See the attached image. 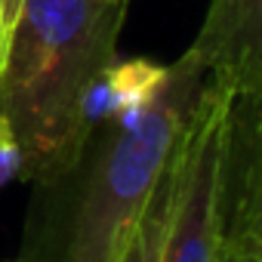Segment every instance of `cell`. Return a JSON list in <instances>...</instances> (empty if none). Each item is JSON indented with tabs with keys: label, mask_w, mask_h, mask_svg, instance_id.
Listing matches in <instances>:
<instances>
[{
	"label": "cell",
	"mask_w": 262,
	"mask_h": 262,
	"mask_svg": "<svg viewBox=\"0 0 262 262\" xmlns=\"http://www.w3.org/2000/svg\"><path fill=\"white\" fill-rule=\"evenodd\" d=\"M19 4H22V0H4V13H7V25H13V16H16Z\"/></svg>",
	"instance_id": "cell-9"
},
{
	"label": "cell",
	"mask_w": 262,
	"mask_h": 262,
	"mask_svg": "<svg viewBox=\"0 0 262 262\" xmlns=\"http://www.w3.org/2000/svg\"><path fill=\"white\" fill-rule=\"evenodd\" d=\"M13 179H22V151L10 133L4 114H0V188Z\"/></svg>",
	"instance_id": "cell-7"
},
{
	"label": "cell",
	"mask_w": 262,
	"mask_h": 262,
	"mask_svg": "<svg viewBox=\"0 0 262 262\" xmlns=\"http://www.w3.org/2000/svg\"><path fill=\"white\" fill-rule=\"evenodd\" d=\"M7 37H10V25L4 13V0H0V65H4V53H7Z\"/></svg>",
	"instance_id": "cell-8"
},
{
	"label": "cell",
	"mask_w": 262,
	"mask_h": 262,
	"mask_svg": "<svg viewBox=\"0 0 262 262\" xmlns=\"http://www.w3.org/2000/svg\"><path fill=\"white\" fill-rule=\"evenodd\" d=\"M129 0H22L0 65V114L22 179L56 185L83 161L86 102L117 59Z\"/></svg>",
	"instance_id": "cell-1"
},
{
	"label": "cell",
	"mask_w": 262,
	"mask_h": 262,
	"mask_svg": "<svg viewBox=\"0 0 262 262\" xmlns=\"http://www.w3.org/2000/svg\"><path fill=\"white\" fill-rule=\"evenodd\" d=\"M170 191H173V164L167 167L158 191L151 194L145 213L139 216V222H136V228L129 234V241H126L117 262H158L161 244H164V228H167V213H170Z\"/></svg>",
	"instance_id": "cell-6"
},
{
	"label": "cell",
	"mask_w": 262,
	"mask_h": 262,
	"mask_svg": "<svg viewBox=\"0 0 262 262\" xmlns=\"http://www.w3.org/2000/svg\"><path fill=\"white\" fill-rule=\"evenodd\" d=\"M234 93L207 80L173 158V191L158 262H222L225 155Z\"/></svg>",
	"instance_id": "cell-3"
},
{
	"label": "cell",
	"mask_w": 262,
	"mask_h": 262,
	"mask_svg": "<svg viewBox=\"0 0 262 262\" xmlns=\"http://www.w3.org/2000/svg\"><path fill=\"white\" fill-rule=\"evenodd\" d=\"M191 50L234 96H262V0H210Z\"/></svg>",
	"instance_id": "cell-4"
},
{
	"label": "cell",
	"mask_w": 262,
	"mask_h": 262,
	"mask_svg": "<svg viewBox=\"0 0 262 262\" xmlns=\"http://www.w3.org/2000/svg\"><path fill=\"white\" fill-rule=\"evenodd\" d=\"M170 65L151 62V59H114L105 74L99 77L90 102H86V120L93 126H126L136 117H142L151 102L161 96L167 83Z\"/></svg>",
	"instance_id": "cell-5"
},
{
	"label": "cell",
	"mask_w": 262,
	"mask_h": 262,
	"mask_svg": "<svg viewBox=\"0 0 262 262\" xmlns=\"http://www.w3.org/2000/svg\"><path fill=\"white\" fill-rule=\"evenodd\" d=\"M210 74L188 47L170 62L167 83L151 108L126 126H111L86 188L80 194L65 262H117L151 194L158 191L176 145L194 114Z\"/></svg>",
	"instance_id": "cell-2"
}]
</instances>
